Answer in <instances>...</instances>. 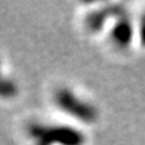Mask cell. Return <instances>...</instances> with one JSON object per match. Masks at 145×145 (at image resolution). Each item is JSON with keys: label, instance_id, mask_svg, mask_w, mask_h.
<instances>
[{"label": "cell", "instance_id": "obj_1", "mask_svg": "<svg viewBox=\"0 0 145 145\" xmlns=\"http://www.w3.org/2000/svg\"><path fill=\"white\" fill-rule=\"evenodd\" d=\"M60 102H61V105H63L64 108L70 110L71 113H74V115L79 116V117H82V118L89 120V118H92L93 116H94V113L92 112V110H89L87 106H83L82 103L71 102L68 93H64L63 97H61V99H60Z\"/></svg>", "mask_w": 145, "mask_h": 145}]
</instances>
